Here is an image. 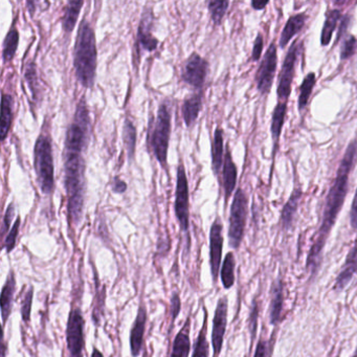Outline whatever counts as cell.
<instances>
[{
  "label": "cell",
  "instance_id": "obj_1",
  "mask_svg": "<svg viewBox=\"0 0 357 357\" xmlns=\"http://www.w3.org/2000/svg\"><path fill=\"white\" fill-rule=\"evenodd\" d=\"M91 135V120L86 97L82 96L77 104L73 122L68 126L64 142V185L68 195V220L78 227L83 217L86 178L85 160Z\"/></svg>",
  "mask_w": 357,
  "mask_h": 357
},
{
  "label": "cell",
  "instance_id": "obj_2",
  "mask_svg": "<svg viewBox=\"0 0 357 357\" xmlns=\"http://www.w3.org/2000/svg\"><path fill=\"white\" fill-rule=\"evenodd\" d=\"M356 162L357 141H352L342 156L335 179H334L329 193L326 197L321 223L315 234L312 245H311L308 256H307L306 271L308 273L310 281L314 280L319 275L321 263H323L324 248H325L330 231L335 225L338 214L344 206L347 192H348L351 171Z\"/></svg>",
  "mask_w": 357,
  "mask_h": 357
},
{
  "label": "cell",
  "instance_id": "obj_3",
  "mask_svg": "<svg viewBox=\"0 0 357 357\" xmlns=\"http://www.w3.org/2000/svg\"><path fill=\"white\" fill-rule=\"evenodd\" d=\"M97 41L91 22L84 18L80 22L74 52V68L77 80L85 89L95 84L97 74Z\"/></svg>",
  "mask_w": 357,
  "mask_h": 357
},
{
  "label": "cell",
  "instance_id": "obj_4",
  "mask_svg": "<svg viewBox=\"0 0 357 357\" xmlns=\"http://www.w3.org/2000/svg\"><path fill=\"white\" fill-rule=\"evenodd\" d=\"M171 106L167 100H165L158 110L155 121L151 120L152 126L149 127L148 142L153 151L158 162L166 169L167 158H168L169 141L171 135Z\"/></svg>",
  "mask_w": 357,
  "mask_h": 357
},
{
  "label": "cell",
  "instance_id": "obj_5",
  "mask_svg": "<svg viewBox=\"0 0 357 357\" xmlns=\"http://www.w3.org/2000/svg\"><path fill=\"white\" fill-rule=\"evenodd\" d=\"M34 168L41 192L49 195L55 188V167L51 137L45 133L35 143Z\"/></svg>",
  "mask_w": 357,
  "mask_h": 357
},
{
  "label": "cell",
  "instance_id": "obj_6",
  "mask_svg": "<svg viewBox=\"0 0 357 357\" xmlns=\"http://www.w3.org/2000/svg\"><path fill=\"white\" fill-rule=\"evenodd\" d=\"M248 219V197L243 190L238 189L234 196L229 213V244L234 250H239L245 231Z\"/></svg>",
  "mask_w": 357,
  "mask_h": 357
},
{
  "label": "cell",
  "instance_id": "obj_7",
  "mask_svg": "<svg viewBox=\"0 0 357 357\" xmlns=\"http://www.w3.org/2000/svg\"><path fill=\"white\" fill-rule=\"evenodd\" d=\"M68 357H83L85 348V319L80 307H73L66 325Z\"/></svg>",
  "mask_w": 357,
  "mask_h": 357
},
{
  "label": "cell",
  "instance_id": "obj_8",
  "mask_svg": "<svg viewBox=\"0 0 357 357\" xmlns=\"http://www.w3.org/2000/svg\"><path fill=\"white\" fill-rule=\"evenodd\" d=\"M174 210L181 231L188 234L190 227L189 183L185 166L181 162L177 168Z\"/></svg>",
  "mask_w": 357,
  "mask_h": 357
},
{
  "label": "cell",
  "instance_id": "obj_9",
  "mask_svg": "<svg viewBox=\"0 0 357 357\" xmlns=\"http://www.w3.org/2000/svg\"><path fill=\"white\" fill-rule=\"evenodd\" d=\"M301 47H302V43L294 41L284 59L277 89L278 98H279L280 102H283V103H287L288 98L291 93L292 81H294L296 64L298 61Z\"/></svg>",
  "mask_w": 357,
  "mask_h": 357
},
{
  "label": "cell",
  "instance_id": "obj_10",
  "mask_svg": "<svg viewBox=\"0 0 357 357\" xmlns=\"http://www.w3.org/2000/svg\"><path fill=\"white\" fill-rule=\"evenodd\" d=\"M227 312H229V298L227 296H221L217 302L215 309L212 328L213 357L220 356L223 340L227 327Z\"/></svg>",
  "mask_w": 357,
  "mask_h": 357
},
{
  "label": "cell",
  "instance_id": "obj_11",
  "mask_svg": "<svg viewBox=\"0 0 357 357\" xmlns=\"http://www.w3.org/2000/svg\"><path fill=\"white\" fill-rule=\"evenodd\" d=\"M223 225L220 218L217 217L210 229V269L213 283L216 284L220 275L222 265Z\"/></svg>",
  "mask_w": 357,
  "mask_h": 357
},
{
  "label": "cell",
  "instance_id": "obj_12",
  "mask_svg": "<svg viewBox=\"0 0 357 357\" xmlns=\"http://www.w3.org/2000/svg\"><path fill=\"white\" fill-rule=\"evenodd\" d=\"M277 45L273 43L267 49L264 59L256 75L257 87L262 95H267L271 91L275 70H277Z\"/></svg>",
  "mask_w": 357,
  "mask_h": 357
},
{
  "label": "cell",
  "instance_id": "obj_13",
  "mask_svg": "<svg viewBox=\"0 0 357 357\" xmlns=\"http://www.w3.org/2000/svg\"><path fill=\"white\" fill-rule=\"evenodd\" d=\"M208 72V62L206 59L193 53L190 55L183 68V80L191 86L202 89L206 82Z\"/></svg>",
  "mask_w": 357,
  "mask_h": 357
},
{
  "label": "cell",
  "instance_id": "obj_14",
  "mask_svg": "<svg viewBox=\"0 0 357 357\" xmlns=\"http://www.w3.org/2000/svg\"><path fill=\"white\" fill-rule=\"evenodd\" d=\"M154 26L153 10L147 8L142 15L137 30V49L141 47L144 51L152 52L158 47V40L152 34Z\"/></svg>",
  "mask_w": 357,
  "mask_h": 357
},
{
  "label": "cell",
  "instance_id": "obj_15",
  "mask_svg": "<svg viewBox=\"0 0 357 357\" xmlns=\"http://www.w3.org/2000/svg\"><path fill=\"white\" fill-rule=\"evenodd\" d=\"M147 319V308L142 301L139 310H137V317H135L132 327H131L130 337H129L131 356L132 357H139L142 350H143L144 336H145Z\"/></svg>",
  "mask_w": 357,
  "mask_h": 357
},
{
  "label": "cell",
  "instance_id": "obj_16",
  "mask_svg": "<svg viewBox=\"0 0 357 357\" xmlns=\"http://www.w3.org/2000/svg\"><path fill=\"white\" fill-rule=\"evenodd\" d=\"M357 273V239L347 255L346 260L338 273L333 285L335 292H340L351 283L353 277Z\"/></svg>",
  "mask_w": 357,
  "mask_h": 357
},
{
  "label": "cell",
  "instance_id": "obj_17",
  "mask_svg": "<svg viewBox=\"0 0 357 357\" xmlns=\"http://www.w3.org/2000/svg\"><path fill=\"white\" fill-rule=\"evenodd\" d=\"M271 304H269V324L279 325L283 319L284 283L281 278L271 286Z\"/></svg>",
  "mask_w": 357,
  "mask_h": 357
},
{
  "label": "cell",
  "instance_id": "obj_18",
  "mask_svg": "<svg viewBox=\"0 0 357 357\" xmlns=\"http://www.w3.org/2000/svg\"><path fill=\"white\" fill-rule=\"evenodd\" d=\"M16 292V277L13 269H11L5 285L1 289V296H0V308H1V319H3V326L5 327L8 319L11 317L12 310H13L14 296Z\"/></svg>",
  "mask_w": 357,
  "mask_h": 357
},
{
  "label": "cell",
  "instance_id": "obj_19",
  "mask_svg": "<svg viewBox=\"0 0 357 357\" xmlns=\"http://www.w3.org/2000/svg\"><path fill=\"white\" fill-rule=\"evenodd\" d=\"M190 331H191V317L189 315L185 325L181 327L173 340L172 349L169 357H189L191 352Z\"/></svg>",
  "mask_w": 357,
  "mask_h": 357
},
{
  "label": "cell",
  "instance_id": "obj_20",
  "mask_svg": "<svg viewBox=\"0 0 357 357\" xmlns=\"http://www.w3.org/2000/svg\"><path fill=\"white\" fill-rule=\"evenodd\" d=\"M223 189H225V202L229 200L235 190L237 183V167L231 158V151L227 148L225 162H223Z\"/></svg>",
  "mask_w": 357,
  "mask_h": 357
},
{
  "label": "cell",
  "instance_id": "obj_21",
  "mask_svg": "<svg viewBox=\"0 0 357 357\" xmlns=\"http://www.w3.org/2000/svg\"><path fill=\"white\" fill-rule=\"evenodd\" d=\"M306 18L305 14H296V15L291 16L287 20L283 31H282L281 37H280V47H281V49H285L290 40L302 31Z\"/></svg>",
  "mask_w": 357,
  "mask_h": 357
},
{
  "label": "cell",
  "instance_id": "obj_22",
  "mask_svg": "<svg viewBox=\"0 0 357 357\" xmlns=\"http://www.w3.org/2000/svg\"><path fill=\"white\" fill-rule=\"evenodd\" d=\"M301 197H302V191L300 189L294 190L284 206L281 213V225L284 231H288L292 227Z\"/></svg>",
  "mask_w": 357,
  "mask_h": 357
},
{
  "label": "cell",
  "instance_id": "obj_23",
  "mask_svg": "<svg viewBox=\"0 0 357 357\" xmlns=\"http://www.w3.org/2000/svg\"><path fill=\"white\" fill-rule=\"evenodd\" d=\"M202 107V93H197L185 100L183 104V118L185 125L191 127L197 120Z\"/></svg>",
  "mask_w": 357,
  "mask_h": 357
},
{
  "label": "cell",
  "instance_id": "obj_24",
  "mask_svg": "<svg viewBox=\"0 0 357 357\" xmlns=\"http://www.w3.org/2000/svg\"><path fill=\"white\" fill-rule=\"evenodd\" d=\"M12 120H13V97L9 93H3V96H1V127H0L1 142H5L7 139L8 133L11 129Z\"/></svg>",
  "mask_w": 357,
  "mask_h": 357
},
{
  "label": "cell",
  "instance_id": "obj_25",
  "mask_svg": "<svg viewBox=\"0 0 357 357\" xmlns=\"http://www.w3.org/2000/svg\"><path fill=\"white\" fill-rule=\"evenodd\" d=\"M204 324L199 330L195 342H194L193 356L192 357H208L210 356V344L208 340V310L204 306Z\"/></svg>",
  "mask_w": 357,
  "mask_h": 357
},
{
  "label": "cell",
  "instance_id": "obj_26",
  "mask_svg": "<svg viewBox=\"0 0 357 357\" xmlns=\"http://www.w3.org/2000/svg\"><path fill=\"white\" fill-rule=\"evenodd\" d=\"M83 5H84V3L82 0L68 1L66 9H64V14L61 20L62 28H63L64 32L72 33L74 31Z\"/></svg>",
  "mask_w": 357,
  "mask_h": 357
},
{
  "label": "cell",
  "instance_id": "obj_27",
  "mask_svg": "<svg viewBox=\"0 0 357 357\" xmlns=\"http://www.w3.org/2000/svg\"><path fill=\"white\" fill-rule=\"evenodd\" d=\"M223 130L217 127L214 133V139L212 143V169L216 176L220 173L223 160Z\"/></svg>",
  "mask_w": 357,
  "mask_h": 357
},
{
  "label": "cell",
  "instance_id": "obj_28",
  "mask_svg": "<svg viewBox=\"0 0 357 357\" xmlns=\"http://www.w3.org/2000/svg\"><path fill=\"white\" fill-rule=\"evenodd\" d=\"M236 258L234 252H227L220 269V279L225 289H231L235 285Z\"/></svg>",
  "mask_w": 357,
  "mask_h": 357
},
{
  "label": "cell",
  "instance_id": "obj_29",
  "mask_svg": "<svg viewBox=\"0 0 357 357\" xmlns=\"http://www.w3.org/2000/svg\"><path fill=\"white\" fill-rule=\"evenodd\" d=\"M286 110H287V104L283 103V102H279L273 109L271 131L275 145H277L280 137H281L282 128H283L284 121H285Z\"/></svg>",
  "mask_w": 357,
  "mask_h": 357
},
{
  "label": "cell",
  "instance_id": "obj_30",
  "mask_svg": "<svg viewBox=\"0 0 357 357\" xmlns=\"http://www.w3.org/2000/svg\"><path fill=\"white\" fill-rule=\"evenodd\" d=\"M340 18H342V12L340 10H332V11L327 14L321 35V45L323 47L329 45L332 35H333V32L335 31L336 26H337V22H340Z\"/></svg>",
  "mask_w": 357,
  "mask_h": 357
},
{
  "label": "cell",
  "instance_id": "obj_31",
  "mask_svg": "<svg viewBox=\"0 0 357 357\" xmlns=\"http://www.w3.org/2000/svg\"><path fill=\"white\" fill-rule=\"evenodd\" d=\"M95 279L96 284H97V290H96L95 300H93V314H91V317H93L96 326H99L102 317H103L104 306H105L106 287L105 285H103L101 289L99 278H98L97 271H96Z\"/></svg>",
  "mask_w": 357,
  "mask_h": 357
},
{
  "label": "cell",
  "instance_id": "obj_32",
  "mask_svg": "<svg viewBox=\"0 0 357 357\" xmlns=\"http://www.w3.org/2000/svg\"><path fill=\"white\" fill-rule=\"evenodd\" d=\"M123 139H124L125 148H126L127 155L129 160L135 158V146H137V128L129 119H126L123 128Z\"/></svg>",
  "mask_w": 357,
  "mask_h": 357
},
{
  "label": "cell",
  "instance_id": "obj_33",
  "mask_svg": "<svg viewBox=\"0 0 357 357\" xmlns=\"http://www.w3.org/2000/svg\"><path fill=\"white\" fill-rule=\"evenodd\" d=\"M18 43H20V32L17 29L12 28L8 32L3 43V61H11L17 51Z\"/></svg>",
  "mask_w": 357,
  "mask_h": 357
},
{
  "label": "cell",
  "instance_id": "obj_34",
  "mask_svg": "<svg viewBox=\"0 0 357 357\" xmlns=\"http://www.w3.org/2000/svg\"><path fill=\"white\" fill-rule=\"evenodd\" d=\"M315 81H317V78H315L314 73H309L306 78L303 81L302 84H301L300 96H298V110L300 112H303L304 108L306 107L307 104H308L309 98H310L313 87L315 85Z\"/></svg>",
  "mask_w": 357,
  "mask_h": 357
},
{
  "label": "cell",
  "instance_id": "obj_35",
  "mask_svg": "<svg viewBox=\"0 0 357 357\" xmlns=\"http://www.w3.org/2000/svg\"><path fill=\"white\" fill-rule=\"evenodd\" d=\"M24 78H26V82H28L29 87H30L31 91L33 93V98L34 100H38L40 95H39V83L38 77H37L36 64L34 61L29 62L28 66L26 68V74H24Z\"/></svg>",
  "mask_w": 357,
  "mask_h": 357
},
{
  "label": "cell",
  "instance_id": "obj_36",
  "mask_svg": "<svg viewBox=\"0 0 357 357\" xmlns=\"http://www.w3.org/2000/svg\"><path fill=\"white\" fill-rule=\"evenodd\" d=\"M229 5V1H215V0H212L208 3L211 17H212L213 22L215 24H219L222 22Z\"/></svg>",
  "mask_w": 357,
  "mask_h": 357
},
{
  "label": "cell",
  "instance_id": "obj_37",
  "mask_svg": "<svg viewBox=\"0 0 357 357\" xmlns=\"http://www.w3.org/2000/svg\"><path fill=\"white\" fill-rule=\"evenodd\" d=\"M33 298H34V287L30 286L22 301V317L24 323H30L32 312Z\"/></svg>",
  "mask_w": 357,
  "mask_h": 357
},
{
  "label": "cell",
  "instance_id": "obj_38",
  "mask_svg": "<svg viewBox=\"0 0 357 357\" xmlns=\"http://www.w3.org/2000/svg\"><path fill=\"white\" fill-rule=\"evenodd\" d=\"M20 222H22L20 217H17V220L14 222L13 227H11L9 234L6 237L5 241H3V248H6L8 254L13 252L14 248H15L18 234H20Z\"/></svg>",
  "mask_w": 357,
  "mask_h": 357
},
{
  "label": "cell",
  "instance_id": "obj_39",
  "mask_svg": "<svg viewBox=\"0 0 357 357\" xmlns=\"http://www.w3.org/2000/svg\"><path fill=\"white\" fill-rule=\"evenodd\" d=\"M259 305L257 298L252 301V309H250V317H248V328H250V342L256 340L257 327H258Z\"/></svg>",
  "mask_w": 357,
  "mask_h": 357
},
{
  "label": "cell",
  "instance_id": "obj_40",
  "mask_svg": "<svg viewBox=\"0 0 357 357\" xmlns=\"http://www.w3.org/2000/svg\"><path fill=\"white\" fill-rule=\"evenodd\" d=\"M181 301L179 298V294L177 291H174L171 296L170 301V315H171V326L169 328V333L172 330L173 325H174L175 319L178 317L179 312H181Z\"/></svg>",
  "mask_w": 357,
  "mask_h": 357
},
{
  "label": "cell",
  "instance_id": "obj_41",
  "mask_svg": "<svg viewBox=\"0 0 357 357\" xmlns=\"http://www.w3.org/2000/svg\"><path fill=\"white\" fill-rule=\"evenodd\" d=\"M14 216H15V206H14V204H11L8 206L7 211H6V214L3 219V225H1V240H3V243L5 241L6 235L9 234V229L11 227Z\"/></svg>",
  "mask_w": 357,
  "mask_h": 357
},
{
  "label": "cell",
  "instance_id": "obj_42",
  "mask_svg": "<svg viewBox=\"0 0 357 357\" xmlns=\"http://www.w3.org/2000/svg\"><path fill=\"white\" fill-rule=\"evenodd\" d=\"M355 50H356V39L354 36L348 37L342 45V51H340V59H349L351 56L354 55Z\"/></svg>",
  "mask_w": 357,
  "mask_h": 357
},
{
  "label": "cell",
  "instance_id": "obj_43",
  "mask_svg": "<svg viewBox=\"0 0 357 357\" xmlns=\"http://www.w3.org/2000/svg\"><path fill=\"white\" fill-rule=\"evenodd\" d=\"M254 357H268V342L261 336L257 342Z\"/></svg>",
  "mask_w": 357,
  "mask_h": 357
},
{
  "label": "cell",
  "instance_id": "obj_44",
  "mask_svg": "<svg viewBox=\"0 0 357 357\" xmlns=\"http://www.w3.org/2000/svg\"><path fill=\"white\" fill-rule=\"evenodd\" d=\"M263 50V37L259 34L255 40L254 47H252V61H258L260 59L261 54Z\"/></svg>",
  "mask_w": 357,
  "mask_h": 357
},
{
  "label": "cell",
  "instance_id": "obj_45",
  "mask_svg": "<svg viewBox=\"0 0 357 357\" xmlns=\"http://www.w3.org/2000/svg\"><path fill=\"white\" fill-rule=\"evenodd\" d=\"M350 225L353 231H357V190L350 211Z\"/></svg>",
  "mask_w": 357,
  "mask_h": 357
},
{
  "label": "cell",
  "instance_id": "obj_46",
  "mask_svg": "<svg viewBox=\"0 0 357 357\" xmlns=\"http://www.w3.org/2000/svg\"><path fill=\"white\" fill-rule=\"evenodd\" d=\"M112 190L116 193L123 194L127 190V183L120 178V177H114V183H112Z\"/></svg>",
  "mask_w": 357,
  "mask_h": 357
},
{
  "label": "cell",
  "instance_id": "obj_47",
  "mask_svg": "<svg viewBox=\"0 0 357 357\" xmlns=\"http://www.w3.org/2000/svg\"><path fill=\"white\" fill-rule=\"evenodd\" d=\"M349 20H350V18H349V16H346V17H344V20H342V24H340V30L338 31L337 40L338 39L340 38V37L342 36V34H344V29L347 28V26H348Z\"/></svg>",
  "mask_w": 357,
  "mask_h": 357
},
{
  "label": "cell",
  "instance_id": "obj_48",
  "mask_svg": "<svg viewBox=\"0 0 357 357\" xmlns=\"http://www.w3.org/2000/svg\"><path fill=\"white\" fill-rule=\"evenodd\" d=\"M268 5V1H252V7L255 10H263Z\"/></svg>",
  "mask_w": 357,
  "mask_h": 357
},
{
  "label": "cell",
  "instance_id": "obj_49",
  "mask_svg": "<svg viewBox=\"0 0 357 357\" xmlns=\"http://www.w3.org/2000/svg\"><path fill=\"white\" fill-rule=\"evenodd\" d=\"M91 357H104L103 353L97 348V347H93V353H91Z\"/></svg>",
  "mask_w": 357,
  "mask_h": 357
},
{
  "label": "cell",
  "instance_id": "obj_50",
  "mask_svg": "<svg viewBox=\"0 0 357 357\" xmlns=\"http://www.w3.org/2000/svg\"><path fill=\"white\" fill-rule=\"evenodd\" d=\"M26 6H28L29 10H30L31 13L33 14V10L35 12V7H36V3L35 1H26Z\"/></svg>",
  "mask_w": 357,
  "mask_h": 357
},
{
  "label": "cell",
  "instance_id": "obj_51",
  "mask_svg": "<svg viewBox=\"0 0 357 357\" xmlns=\"http://www.w3.org/2000/svg\"><path fill=\"white\" fill-rule=\"evenodd\" d=\"M351 357H357V351L354 353V354L352 355Z\"/></svg>",
  "mask_w": 357,
  "mask_h": 357
},
{
  "label": "cell",
  "instance_id": "obj_52",
  "mask_svg": "<svg viewBox=\"0 0 357 357\" xmlns=\"http://www.w3.org/2000/svg\"><path fill=\"white\" fill-rule=\"evenodd\" d=\"M244 357H248V355H245V356H244Z\"/></svg>",
  "mask_w": 357,
  "mask_h": 357
},
{
  "label": "cell",
  "instance_id": "obj_53",
  "mask_svg": "<svg viewBox=\"0 0 357 357\" xmlns=\"http://www.w3.org/2000/svg\"><path fill=\"white\" fill-rule=\"evenodd\" d=\"M335 357H340V355H337V356H335Z\"/></svg>",
  "mask_w": 357,
  "mask_h": 357
}]
</instances>
